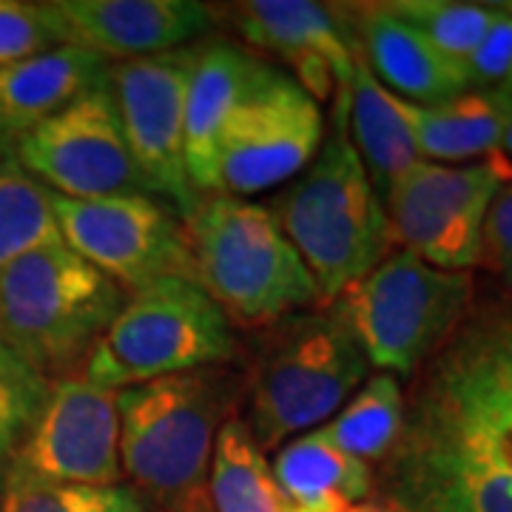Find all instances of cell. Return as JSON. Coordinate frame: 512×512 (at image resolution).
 I'll return each instance as SVG.
<instances>
[{"mask_svg": "<svg viewBox=\"0 0 512 512\" xmlns=\"http://www.w3.org/2000/svg\"><path fill=\"white\" fill-rule=\"evenodd\" d=\"M490 163L498 168V174L504 177V183H512V120L510 126H507L504 140H501V148L490 157Z\"/></svg>", "mask_w": 512, "mask_h": 512, "instance_id": "cell-33", "label": "cell"}, {"mask_svg": "<svg viewBox=\"0 0 512 512\" xmlns=\"http://www.w3.org/2000/svg\"><path fill=\"white\" fill-rule=\"evenodd\" d=\"M231 379L220 367L117 390L120 467L157 512H211L208 476Z\"/></svg>", "mask_w": 512, "mask_h": 512, "instance_id": "cell-1", "label": "cell"}, {"mask_svg": "<svg viewBox=\"0 0 512 512\" xmlns=\"http://www.w3.org/2000/svg\"><path fill=\"white\" fill-rule=\"evenodd\" d=\"M12 470L57 484H120L117 393L83 376L52 382L49 402L15 453Z\"/></svg>", "mask_w": 512, "mask_h": 512, "instance_id": "cell-14", "label": "cell"}, {"mask_svg": "<svg viewBox=\"0 0 512 512\" xmlns=\"http://www.w3.org/2000/svg\"><path fill=\"white\" fill-rule=\"evenodd\" d=\"M60 46H72V37L55 3L0 0V69Z\"/></svg>", "mask_w": 512, "mask_h": 512, "instance_id": "cell-30", "label": "cell"}, {"mask_svg": "<svg viewBox=\"0 0 512 512\" xmlns=\"http://www.w3.org/2000/svg\"><path fill=\"white\" fill-rule=\"evenodd\" d=\"M52 242H63L52 191L20 165L15 143L0 137V271Z\"/></svg>", "mask_w": 512, "mask_h": 512, "instance_id": "cell-26", "label": "cell"}, {"mask_svg": "<svg viewBox=\"0 0 512 512\" xmlns=\"http://www.w3.org/2000/svg\"><path fill=\"white\" fill-rule=\"evenodd\" d=\"M191 279L239 328L319 305L311 274L268 205L208 194L185 217Z\"/></svg>", "mask_w": 512, "mask_h": 512, "instance_id": "cell-3", "label": "cell"}, {"mask_svg": "<svg viewBox=\"0 0 512 512\" xmlns=\"http://www.w3.org/2000/svg\"><path fill=\"white\" fill-rule=\"evenodd\" d=\"M370 362L333 311L291 319L259 362L251 384V421L262 450L316 430L365 382Z\"/></svg>", "mask_w": 512, "mask_h": 512, "instance_id": "cell-8", "label": "cell"}, {"mask_svg": "<svg viewBox=\"0 0 512 512\" xmlns=\"http://www.w3.org/2000/svg\"><path fill=\"white\" fill-rule=\"evenodd\" d=\"M211 512H305L276 481L271 461L242 419L220 427L208 476Z\"/></svg>", "mask_w": 512, "mask_h": 512, "instance_id": "cell-24", "label": "cell"}, {"mask_svg": "<svg viewBox=\"0 0 512 512\" xmlns=\"http://www.w3.org/2000/svg\"><path fill=\"white\" fill-rule=\"evenodd\" d=\"M359 512H404L402 507H396L393 501H367L362 504V510Z\"/></svg>", "mask_w": 512, "mask_h": 512, "instance_id": "cell-34", "label": "cell"}, {"mask_svg": "<svg viewBox=\"0 0 512 512\" xmlns=\"http://www.w3.org/2000/svg\"><path fill=\"white\" fill-rule=\"evenodd\" d=\"M239 35L285 57L296 83L316 103L345 92L353 77V35L339 15L311 0H248L237 12Z\"/></svg>", "mask_w": 512, "mask_h": 512, "instance_id": "cell-15", "label": "cell"}, {"mask_svg": "<svg viewBox=\"0 0 512 512\" xmlns=\"http://www.w3.org/2000/svg\"><path fill=\"white\" fill-rule=\"evenodd\" d=\"M52 393V379L37 373L0 342V458L15 456L29 439Z\"/></svg>", "mask_w": 512, "mask_h": 512, "instance_id": "cell-29", "label": "cell"}, {"mask_svg": "<svg viewBox=\"0 0 512 512\" xmlns=\"http://www.w3.org/2000/svg\"><path fill=\"white\" fill-rule=\"evenodd\" d=\"M467 74L473 89H512V18L501 15L490 32L467 57Z\"/></svg>", "mask_w": 512, "mask_h": 512, "instance_id": "cell-31", "label": "cell"}, {"mask_svg": "<svg viewBox=\"0 0 512 512\" xmlns=\"http://www.w3.org/2000/svg\"><path fill=\"white\" fill-rule=\"evenodd\" d=\"M194 49L111 63L109 89L120 111L131 160L148 191L188 217L200 202L185 165V89Z\"/></svg>", "mask_w": 512, "mask_h": 512, "instance_id": "cell-13", "label": "cell"}, {"mask_svg": "<svg viewBox=\"0 0 512 512\" xmlns=\"http://www.w3.org/2000/svg\"><path fill=\"white\" fill-rule=\"evenodd\" d=\"M350 143L365 165L367 180L379 200L421 163V154L402 114V100L373 77L353 37V77L348 86Z\"/></svg>", "mask_w": 512, "mask_h": 512, "instance_id": "cell-22", "label": "cell"}, {"mask_svg": "<svg viewBox=\"0 0 512 512\" xmlns=\"http://www.w3.org/2000/svg\"><path fill=\"white\" fill-rule=\"evenodd\" d=\"M504 177L487 163L441 165L421 160L384 197L393 242L441 271H470L481 262L487 211Z\"/></svg>", "mask_w": 512, "mask_h": 512, "instance_id": "cell-10", "label": "cell"}, {"mask_svg": "<svg viewBox=\"0 0 512 512\" xmlns=\"http://www.w3.org/2000/svg\"><path fill=\"white\" fill-rule=\"evenodd\" d=\"M52 205L63 242L123 291H143L165 276L191 279L185 225L157 197L66 200L52 194Z\"/></svg>", "mask_w": 512, "mask_h": 512, "instance_id": "cell-12", "label": "cell"}, {"mask_svg": "<svg viewBox=\"0 0 512 512\" xmlns=\"http://www.w3.org/2000/svg\"><path fill=\"white\" fill-rule=\"evenodd\" d=\"M74 46L106 60H140L180 52L214 26L194 0H55Z\"/></svg>", "mask_w": 512, "mask_h": 512, "instance_id": "cell-16", "label": "cell"}, {"mask_svg": "<svg viewBox=\"0 0 512 512\" xmlns=\"http://www.w3.org/2000/svg\"><path fill=\"white\" fill-rule=\"evenodd\" d=\"M396 18L419 29L436 49L453 60L467 63L478 43L490 32L498 18L487 3H461V0H393L384 3Z\"/></svg>", "mask_w": 512, "mask_h": 512, "instance_id": "cell-28", "label": "cell"}, {"mask_svg": "<svg viewBox=\"0 0 512 512\" xmlns=\"http://www.w3.org/2000/svg\"><path fill=\"white\" fill-rule=\"evenodd\" d=\"M276 481L305 512H359L370 501V464L330 447L313 433L288 441L271 461Z\"/></svg>", "mask_w": 512, "mask_h": 512, "instance_id": "cell-23", "label": "cell"}, {"mask_svg": "<svg viewBox=\"0 0 512 512\" xmlns=\"http://www.w3.org/2000/svg\"><path fill=\"white\" fill-rule=\"evenodd\" d=\"M387 458L404 512H512V430L427 384Z\"/></svg>", "mask_w": 512, "mask_h": 512, "instance_id": "cell-4", "label": "cell"}, {"mask_svg": "<svg viewBox=\"0 0 512 512\" xmlns=\"http://www.w3.org/2000/svg\"><path fill=\"white\" fill-rule=\"evenodd\" d=\"M111 63L83 46H60L0 69V137L26 131L72 106L77 97L109 83Z\"/></svg>", "mask_w": 512, "mask_h": 512, "instance_id": "cell-20", "label": "cell"}, {"mask_svg": "<svg viewBox=\"0 0 512 512\" xmlns=\"http://www.w3.org/2000/svg\"><path fill=\"white\" fill-rule=\"evenodd\" d=\"M427 387L512 430V311H487L458 330Z\"/></svg>", "mask_w": 512, "mask_h": 512, "instance_id": "cell-19", "label": "cell"}, {"mask_svg": "<svg viewBox=\"0 0 512 512\" xmlns=\"http://www.w3.org/2000/svg\"><path fill=\"white\" fill-rule=\"evenodd\" d=\"M470 299V271H441L399 248L353 282L330 311L370 365L410 376L456 333Z\"/></svg>", "mask_w": 512, "mask_h": 512, "instance_id": "cell-7", "label": "cell"}, {"mask_svg": "<svg viewBox=\"0 0 512 512\" xmlns=\"http://www.w3.org/2000/svg\"><path fill=\"white\" fill-rule=\"evenodd\" d=\"M15 154L37 183L66 200L151 194L131 160L109 83L18 137Z\"/></svg>", "mask_w": 512, "mask_h": 512, "instance_id": "cell-11", "label": "cell"}, {"mask_svg": "<svg viewBox=\"0 0 512 512\" xmlns=\"http://www.w3.org/2000/svg\"><path fill=\"white\" fill-rule=\"evenodd\" d=\"M336 128L311 165L268 208L311 274L319 305H333L393 251L384 202L348 137V92L336 94Z\"/></svg>", "mask_w": 512, "mask_h": 512, "instance_id": "cell-2", "label": "cell"}, {"mask_svg": "<svg viewBox=\"0 0 512 512\" xmlns=\"http://www.w3.org/2000/svg\"><path fill=\"white\" fill-rule=\"evenodd\" d=\"M0 512H157L131 484H57L9 470Z\"/></svg>", "mask_w": 512, "mask_h": 512, "instance_id": "cell-27", "label": "cell"}, {"mask_svg": "<svg viewBox=\"0 0 512 512\" xmlns=\"http://www.w3.org/2000/svg\"><path fill=\"white\" fill-rule=\"evenodd\" d=\"M325 137L319 103L293 77L262 66L222 131L217 191L248 200L308 168Z\"/></svg>", "mask_w": 512, "mask_h": 512, "instance_id": "cell-9", "label": "cell"}, {"mask_svg": "<svg viewBox=\"0 0 512 512\" xmlns=\"http://www.w3.org/2000/svg\"><path fill=\"white\" fill-rule=\"evenodd\" d=\"M402 114L427 163L453 165L493 157L512 120V89H470L439 106L402 100Z\"/></svg>", "mask_w": 512, "mask_h": 512, "instance_id": "cell-21", "label": "cell"}, {"mask_svg": "<svg viewBox=\"0 0 512 512\" xmlns=\"http://www.w3.org/2000/svg\"><path fill=\"white\" fill-rule=\"evenodd\" d=\"M126 299L66 242L43 245L0 271V342L49 379L92 353Z\"/></svg>", "mask_w": 512, "mask_h": 512, "instance_id": "cell-5", "label": "cell"}, {"mask_svg": "<svg viewBox=\"0 0 512 512\" xmlns=\"http://www.w3.org/2000/svg\"><path fill=\"white\" fill-rule=\"evenodd\" d=\"M481 259L490 262L504 288L512 293V183L501 185L493 205L487 211L484 237H481Z\"/></svg>", "mask_w": 512, "mask_h": 512, "instance_id": "cell-32", "label": "cell"}, {"mask_svg": "<svg viewBox=\"0 0 512 512\" xmlns=\"http://www.w3.org/2000/svg\"><path fill=\"white\" fill-rule=\"evenodd\" d=\"M234 333L225 313L188 276H165L128 293L123 311L86 356L83 379L103 390H126L217 367L234 356Z\"/></svg>", "mask_w": 512, "mask_h": 512, "instance_id": "cell-6", "label": "cell"}, {"mask_svg": "<svg viewBox=\"0 0 512 512\" xmlns=\"http://www.w3.org/2000/svg\"><path fill=\"white\" fill-rule=\"evenodd\" d=\"M495 12H501V15H510L512 18V0H501V3H490Z\"/></svg>", "mask_w": 512, "mask_h": 512, "instance_id": "cell-35", "label": "cell"}, {"mask_svg": "<svg viewBox=\"0 0 512 512\" xmlns=\"http://www.w3.org/2000/svg\"><path fill=\"white\" fill-rule=\"evenodd\" d=\"M356 35L373 77L387 92L407 103L439 106L473 89L461 60L444 55L419 29L396 18L384 3L359 9Z\"/></svg>", "mask_w": 512, "mask_h": 512, "instance_id": "cell-18", "label": "cell"}, {"mask_svg": "<svg viewBox=\"0 0 512 512\" xmlns=\"http://www.w3.org/2000/svg\"><path fill=\"white\" fill-rule=\"evenodd\" d=\"M404 419L407 410H404L402 387L396 376L379 373L370 376L362 384V390L336 416H330L311 433L330 447L370 464V461H382L396 450L402 439Z\"/></svg>", "mask_w": 512, "mask_h": 512, "instance_id": "cell-25", "label": "cell"}, {"mask_svg": "<svg viewBox=\"0 0 512 512\" xmlns=\"http://www.w3.org/2000/svg\"><path fill=\"white\" fill-rule=\"evenodd\" d=\"M262 60L231 40H205L194 49L185 89V165L200 194L217 191L222 131L262 72Z\"/></svg>", "mask_w": 512, "mask_h": 512, "instance_id": "cell-17", "label": "cell"}]
</instances>
